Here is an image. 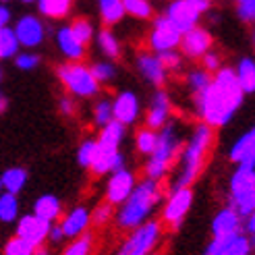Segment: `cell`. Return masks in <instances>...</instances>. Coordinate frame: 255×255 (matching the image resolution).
Masks as SVG:
<instances>
[{"instance_id":"cell-1","label":"cell","mask_w":255,"mask_h":255,"mask_svg":"<svg viewBox=\"0 0 255 255\" xmlns=\"http://www.w3.org/2000/svg\"><path fill=\"white\" fill-rule=\"evenodd\" d=\"M243 87L239 83L237 71L222 69L216 73L212 83L197 94V110L203 123L212 127H222L235 117L239 106L243 104Z\"/></svg>"},{"instance_id":"cell-2","label":"cell","mask_w":255,"mask_h":255,"mask_svg":"<svg viewBox=\"0 0 255 255\" xmlns=\"http://www.w3.org/2000/svg\"><path fill=\"white\" fill-rule=\"evenodd\" d=\"M158 201H160V187H158L156 178H147V181L139 183L131 193V197L123 203L117 214L119 226H123V228L141 226Z\"/></svg>"},{"instance_id":"cell-3","label":"cell","mask_w":255,"mask_h":255,"mask_svg":"<svg viewBox=\"0 0 255 255\" xmlns=\"http://www.w3.org/2000/svg\"><path fill=\"white\" fill-rule=\"evenodd\" d=\"M210 143H212V125L208 123L197 125L181 154V170H178V176L174 181V189L189 187L195 181V176L203 166V158L208 154Z\"/></svg>"},{"instance_id":"cell-4","label":"cell","mask_w":255,"mask_h":255,"mask_svg":"<svg viewBox=\"0 0 255 255\" xmlns=\"http://www.w3.org/2000/svg\"><path fill=\"white\" fill-rule=\"evenodd\" d=\"M176 151H178V135H176V129H174V125H166L160 131L158 145L154 149V154L149 156V160L145 164L147 178H156V181H158V178H162L164 174H166L170 162L176 156Z\"/></svg>"},{"instance_id":"cell-5","label":"cell","mask_w":255,"mask_h":255,"mask_svg":"<svg viewBox=\"0 0 255 255\" xmlns=\"http://www.w3.org/2000/svg\"><path fill=\"white\" fill-rule=\"evenodd\" d=\"M58 79L62 81V85H65L73 96H79V98L94 96L98 92V87H100V81L96 79L92 69L79 65V62L62 65L58 69Z\"/></svg>"},{"instance_id":"cell-6","label":"cell","mask_w":255,"mask_h":255,"mask_svg":"<svg viewBox=\"0 0 255 255\" xmlns=\"http://www.w3.org/2000/svg\"><path fill=\"white\" fill-rule=\"evenodd\" d=\"M160 237V224L158 222H143L137 226L133 235L123 243L119 255H147L156 247Z\"/></svg>"},{"instance_id":"cell-7","label":"cell","mask_w":255,"mask_h":255,"mask_svg":"<svg viewBox=\"0 0 255 255\" xmlns=\"http://www.w3.org/2000/svg\"><path fill=\"white\" fill-rule=\"evenodd\" d=\"M183 31L170 21L168 15H162L154 21V31L149 35V44L156 52H164V50H174L181 46Z\"/></svg>"},{"instance_id":"cell-8","label":"cell","mask_w":255,"mask_h":255,"mask_svg":"<svg viewBox=\"0 0 255 255\" xmlns=\"http://www.w3.org/2000/svg\"><path fill=\"white\" fill-rule=\"evenodd\" d=\"M191 201H193V191L189 187L174 189L170 193V197L166 199V206L162 210V220L170 226H178L187 216V212L191 208Z\"/></svg>"},{"instance_id":"cell-9","label":"cell","mask_w":255,"mask_h":255,"mask_svg":"<svg viewBox=\"0 0 255 255\" xmlns=\"http://www.w3.org/2000/svg\"><path fill=\"white\" fill-rule=\"evenodd\" d=\"M50 228H52V224H50L48 220L40 218L37 214H29V216H23V218L19 220L15 235L21 237L23 241H27L31 247L37 249L50 237Z\"/></svg>"},{"instance_id":"cell-10","label":"cell","mask_w":255,"mask_h":255,"mask_svg":"<svg viewBox=\"0 0 255 255\" xmlns=\"http://www.w3.org/2000/svg\"><path fill=\"white\" fill-rule=\"evenodd\" d=\"M135 176L129 170H117L112 172L108 187H106V199L112 203V206H123V203L131 197V193L135 191Z\"/></svg>"},{"instance_id":"cell-11","label":"cell","mask_w":255,"mask_h":255,"mask_svg":"<svg viewBox=\"0 0 255 255\" xmlns=\"http://www.w3.org/2000/svg\"><path fill=\"white\" fill-rule=\"evenodd\" d=\"M210 46H212V37H210V33L206 29L193 27V29H189L187 33H183L181 50H183L185 56H191V58L206 56L210 52Z\"/></svg>"},{"instance_id":"cell-12","label":"cell","mask_w":255,"mask_h":255,"mask_svg":"<svg viewBox=\"0 0 255 255\" xmlns=\"http://www.w3.org/2000/svg\"><path fill=\"white\" fill-rule=\"evenodd\" d=\"M166 15L170 17V21L176 25L178 29H181L183 33H187L189 29L197 27L195 23H197V19H199L201 12L195 10L193 6L187 2V0H172L170 6H168V10H166Z\"/></svg>"},{"instance_id":"cell-13","label":"cell","mask_w":255,"mask_h":255,"mask_svg":"<svg viewBox=\"0 0 255 255\" xmlns=\"http://www.w3.org/2000/svg\"><path fill=\"white\" fill-rule=\"evenodd\" d=\"M15 31H17L21 46H25V48H35L44 42V25L40 19H35L31 15L21 17L15 25Z\"/></svg>"},{"instance_id":"cell-14","label":"cell","mask_w":255,"mask_h":255,"mask_svg":"<svg viewBox=\"0 0 255 255\" xmlns=\"http://www.w3.org/2000/svg\"><path fill=\"white\" fill-rule=\"evenodd\" d=\"M114 104V119L123 125H133L139 114V100L133 92H121L112 100Z\"/></svg>"},{"instance_id":"cell-15","label":"cell","mask_w":255,"mask_h":255,"mask_svg":"<svg viewBox=\"0 0 255 255\" xmlns=\"http://www.w3.org/2000/svg\"><path fill=\"white\" fill-rule=\"evenodd\" d=\"M168 114H170V100L164 92H156V96L151 98V108L147 112V127L149 129H164L168 123Z\"/></svg>"},{"instance_id":"cell-16","label":"cell","mask_w":255,"mask_h":255,"mask_svg":"<svg viewBox=\"0 0 255 255\" xmlns=\"http://www.w3.org/2000/svg\"><path fill=\"white\" fill-rule=\"evenodd\" d=\"M241 231V214L231 206L224 208L216 214L212 220V233L214 237H224V235H235Z\"/></svg>"},{"instance_id":"cell-17","label":"cell","mask_w":255,"mask_h":255,"mask_svg":"<svg viewBox=\"0 0 255 255\" xmlns=\"http://www.w3.org/2000/svg\"><path fill=\"white\" fill-rule=\"evenodd\" d=\"M89 222H92V216H89V212L85 208H73L65 218H62L60 226H62V231H65V237L73 239V237H81L85 233V228L89 226Z\"/></svg>"},{"instance_id":"cell-18","label":"cell","mask_w":255,"mask_h":255,"mask_svg":"<svg viewBox=\"0 0 255 255\" xmlns=\"http://www.w3.org/2000/svg\"><path fill=\"white\" fill-rule=\"evenodd\" d=\"M137 67L141 71V75L154 85H162L164 79H166V67L162 65L160 56L156 54H141L137 58Z\"/></svg>"},{"instance_id":"cell-19","label":"cell","mask_w":255,"mask_h":255,"mask_svg":"<svg viewBox=\"0 0 255 255\" xmlns=\"http://www.w3.org/2000/svg\"><path fill=\"white\" fill-rule=\"evenodd\" d=\"M56 42H58V48L60 52L65 54L67 58L71 60H79L83 56V42H79L77 37H75L73 29L71 27H60L58 33H56Z\"/></svg>"},{"instance_id":"cell-20","label":"cell","mask_w":255,"mask_h":255,"mask_svg":"<svg viewBox=\"0 0 255 255\" xmlns=\"http://www.w3.org/2000/svg\"><path fill=\"white\" fill-rule=\"evenodd\" d=\"M251 191H255V168L239 166V170L231 178V197L251 193Z\"/></svg>"},{"instance_id":"cell-21","label":"cell","mask_w":255,"mask_h":255,"mask_svg":"<svg viewBox=\"0 0 255 255\" xmlns=\"http://www.w3.org/2000/svg\"><path fill=\"white\" fill-rule=\"evenodd\" d=\"M33 214H37L40 218H44L48 222L56 220L60 216V201H58V197H54V195L37 197L35 203H33Z\"/></svg>"},{"instance_id":"cell-22","label":"cell","mask_w":255,"mask_h":255,"mask_svg":"<svg viewBox=\"0 0 255 255\" xmlns=\"http://www.w3.org/2000/svg\"><path fill=\"white\" fill-rule=\"evenodd\" d=\"M73 0H37V8L48 19H62L69 15Z\"/></svg>"},{"instance_id":"cell-23","label":"cell","mask_w":255,"mask_h":255,"mask_svg":"<svg viewBox=\"0 0 255 255\" xmlns=\"http://www.w3.org/2000/svg\"><path fill=\"white\" fill-rule=\"evenodd\" d=\"M25 183H27V172L17 166L4 170L2 176H0V185H2V189L8 191V193H19L25 187Z\"/></svg>"},{"instance_id":"cell-24","label":"cell","mask_w":255,"mask_h":255,"mask_svg":"<svg viewBox=\"0 0 255 255\" xmlns=\"http://www.w3.org/2000/svg\"><path fill=\"white\" fill-rule=\"evenodd\" d=\"M237 77L245 94H255V60L251 58L241 60L237 69Z\"/></svg>"},{"instance_id":"cell-25","label":"cell","mask_w":255,"mask_h":255,"mask_svg":"<svg viewBox=\"0 0 255 255\" xmlns=\"http://www.w3.org/2000/svg\"><path fill=\"white\" fill-rule=\"evenodd\" d=\"M19 37H17V31L10 29L8 25H4L0 29V56L2 58H10V56H17L19 54Z\"/></svg>"},{"instance_id":"cell-26","label":"cell","mask_w":255,"mask_h":255,"mask_svg":"<svg viewBox=\"0 0 255 255\" xmlns=\"http://www.w3.org/2000/svg\"><path fill=\"white\" fill-rule=\"evenodd\" d=\"M125 4L123 0H100V15L106 25H114L125 17Z\"/></svg>"},{"instance_id":"cell-27","label":"cell","mask_w":255,"mask_h":255,"mask_svg":"<svg viewBox=\"0 0 255 255\" xmlns=\"http://www.w3.org/2000/svg\"><path fill=\"white\" fill-rule=\"evenodd\" d=\"M17 216H19L17 193H8V191H4L2 197H0V220L8 224L12 220H17Z\"/></svg>"},{"instance_id":"cell-28","label":"cell","mask_w":255,"mask_h":255,"mask_svg":"<svg viewBox=\"0 0 255 255\" xmlns=\"http://www.w3.org/2000/svg\"><path fill=\"white\" fill-rule=\"evenodd\" d=\"M158 137H160V133L156 129H149V127H145V129H141L137 133V139H135L137 149L141 151V154L151 156V154H154V149H156V145H158Z\"/></svg>"},{"instance_id":"cell-29","label":"cell","mask_w":255,"mask_h":255,"mask_svg":"<svg viewBox=\"0 0 255 255\" xmlns=\"http://www.w3.org/2000/svg\"><path fill=\"white\" fill-rule=\"evenodd\" d=\"M231 206L241 214V218H249V216L255 212V191L231 197Z\"/></svg>"},{"instance_id":"cell-30","label":"cell","mask_w":255,"mask_h":255,"mask_svg":"<svg viewBox=\"0 0 255 255\" xmlns=\"http://www.w3.org/2000/svg\"><path fill=\"white\" fill-rule=\"evenodd\" d=\"M98 44H100V50L104 52L108 58H117L119 52H121V46H119V40L114 37V33L110 29H104L98 33Z\"/></svg>"},{"instance_id":"cell-31","label":"cell","mask_w":255,"mask_h":255,"mask_svg":"<svg viewBox=\"0 0 255 255\" xmlns=\"http://www.w3.org/2000/svg\"><path fill=\"white\" fill-rule=\"evenodd\" d=\"M125 10L135 19H149L151 17V4L149 0H123Z\"/></svg>"},{"instance_id":"cell-32","label":"cell","mask_w":255,"mask_h":255,"mask_svg":"<svg viewBox=\"0 0 255 255\" xmlns=\"http://www.w3.org/2000/svg\"><path fill=\"white\" fill-rule=\"evenodd\" d=\"M92 233H83L81 237L73 239V243L62 251V255H89L92 251Z\"/></svg>"},{"instance_id":"cell-33","label":"cell","mask_w":255,"mask_h":255,"mask_svg":"<svg viewBox=\"0 0 255 255\" xmlns=\"http://www.w3.org/2000/svg\"><path fill=\"white\" fill-rule=\"evenodd\" d=\"M94 121L100 127H106L110 121H114V104L110 100H100L94 108Z\"/></svg>"},{"instance_id":"cell-34","label":"cell","mask_w":255,"mask_h":255,"mask_svg":"<svg viewBox=\"0 0 255 255\" xmlns=\"http://www.w3.org/2000/svg\"><path fill=\"white\" fill-rule=\"evenodd\" d=\"M96 154H98V141H92V139H87V141L81 143L79 151H77V162L85 168H92L94 166V160H96Z\"/></svg>"},{"instance_id":"cell-35","label":"cell","mask_w":255,"mask_h":255,"mask_svg":"<svg viewBox=\"0 0 255 255\" xmlns=\"http://www.w3.org/2000/svg\"><path fill=\"white\" fill-rule=\"evenodd\" d=\"M35 247H31L27 241H23L21 237H12L10 241H6L4 245V255H33Z\"/></svg>"},{"instance_id":"cell-36","label":"cell","mask_w":255,"mask_h":255,"mask_svg":"<svg viewBox=\"0 0 255 255\" xmlns=\"http://www.w3.org/2000/svg\"><path fill=\"white\" fill-rule=\"evenodd\" d=\"M187 83H189V87L195 92V96H197V94H201L203 89H206V87L212 83L208 69H201V71H191V73H189V77H187Z\"/></svg>"},{"instance_id":"cell-37","label":"cell","mask_w":255,"mask_h":255,"mask_svg":"<svg viewBox=\"0 0 255 255\" xmlns=\"http://www.w3.org/2000/svg\"><path fill=\"white\" fill-rule=\"evenodd\" d=\"M71 29L75 33V37H77L79 42L87 44L89 40H92V35H94V27H92V23L85 21V19H77L73 25H71Z\"/></svg>"},{"instance_id":"cell-38","label":"cell","mask_w":255,"mask_h":255,"mask_svg":"<svg viewBox=\"0 0 255 255\" xmlns=\"http://www.w3.org/2000/svg\"><path fill=\"white\" fill-rule=\"evenodd\" d=\"M92 73L96 75V79H98L100 83L112 81L114 75H117V71H114V67L110 65V62H96V65L92 67Z\"/></svg>"},{"instance_id":"cell-39","label":"cell","mask_w":255,"mask_h":255,"mask_svg":"<svg viewBox=\"0 0 255 255\" xmlns=\"http://www.w3.org/2000/svg\"><path fill=\"white\" fill-rule=\"evenodd\" d=\"M162 65L166 67V71H176L181 67V54L176 50H164V52H158Z\"/></svg>"},{"instance_id":"cell-40","label":"cell","mask_w":255,"mask_h":255,"mask_svg":"<svg viewBox=\"0 0 255 255\" xmlns=\"http://www.w3.org/2000/svg\"><path fill=\"white\" fill-rule=\"evenodd\" d=\"M110 216H112V203L110 201L108 203H100V206L94 210V214H92V222L102 226V224H106L110 220Z\"/></svg>"},{"instance_id":"cell-41","label":"cell","mask_w":255,"mask_h":255,"mask_svg":"<svg viewBox=\"0 0 255 255\" xmlns=\"http://www.w3.org/2000/svg\"><path fill=\"white\" fill-rule=\"evenodd\" d=\"M15 62H17V67H19V69H23V71H31V69H35L37 65H40V56L33 54V52H23V54H17Z\"/></svg>"},{"instance_id":"cell-42","label":"cell","mask_w":255,"mask_h":255,"mask_svg":"<svg viewBox=\"0 0 255 255\" xmlns=\"http://www.w3.org/2000/svg\"><path fill=\"white\" fill-rule=\"evenodd\" d=\"M203 69L208 71H220V58L216 52H208L206 56H203Z\"/></svg>"},{"instance_id":"cell-43","label":"cell","mask_w":255,"mask_h":255,"mask_svg":"<svg viewBox=\"0 0 255 255\" xmlns=\"http://www.w3.org/2000/svg\"><path fill=\"white\" fill-rule=\"evenodd\" d=\"M187 2L193 6L195 10H199V12H206L208 8H210V4H212V0H187Z\"/></svg>"},{"instance_id":"cell-44","label":"cell","mask_w":255,"mask_h":255,"mask_svg":"<svg viewBox=\"0 0 255 255\" xmlns=\"http://www.w3.org/2000/svg\"><path fill=\"white\" fill-rule=\"evenodd\" d=\"M62 237H65V231H62V226H60V224L50 228V237H48V239L52 241V243H58V241H60Z\"/></svg>"},{"instance_id":"cell-45","label":"cell","mask_w":255,"mask_h":255,"mask_svg":"<svg viewBox=\"0 0 255 255\" xmlns=\"http://www.w3.org/2000/svg\"><path fill=\"white\" fill-rule=\"evenodd\" d=\"M60 110L65 112V114H73V110H75V108H73V102H71L69 98H62V100H60Z\"/></svg>"},{"instance_id":"cell-46","label":"cell","mask_w":255,"mask_h":255,"mask_svg":"<svg viewBox=\"0 0 255 255\" xmlns=\"http://www.w3.org/2000/svg\"><path fill=\"white\" fill-rule=\"evenodd\" d=\"M8 21H10V10L6 6H2L0 8V25L4 27V25H8Z\"/></svg>"},{"instance_id":"cell-47","label":"cell","mask_w":255,"mask_h":255,"mask_svg":"<svg viewBox=\"0 0 255 255\" xmlns=\"http://www.w3.org/2000/svg\"><path fill=\"white\" fill-rule=\"evenodd\" d=\"M247 233L249 235H255V212L247 218Z\"/></svg>"},{"instance_id":"cell-48","label":"cell","mask_w":255,"mask_h":255,"mask_svg":"<svg viewBox=\"0 0 255 255\" xmlns=\"http://www.w3.org/2000/svg\"><path fill=\"white\" fill-rule=\"evenodd\" d=\"M33 255H50V253H48L46 249H42V247H40V249H35V253H33Z\"/></svg>"},{"instance_id":"cell-49","label":"cell","mask_w":255,"mask_h":255,"mask_svg":"<svg viewBox=\"0 0 255 255\" xmlns=\"http://www.w3.org/2000/svg\"><path fill=\"white\" fill-rule=\"evenodd\" d=\"M239 4H255V0H237Z\"/></svg>"},{"instance_id":"cell-50","label":"cell","mask_w":255,"mask_h":255,"mask_svg":"<svg viewBox=\"0 0 255 255\" xmlns=\"http://www.w3.org/2000/svg\"><path fill=\"white\" fill-rule=\"evenodd\" d=\"M251 245L255 247V235H251Z\"/></svg>"},{"instance_id":"cell-51","label":"cell","mask_w":255,"mask_h":255,"mask_svg":"<svg viewBox=\"0 0 255 255\" xmlns=\"http://www.w3.org/2000/svg\"><path fill=\"white\" fill-rule=\"evenodd\" d=\"M21 2H35V0H21Z\"/></svg>"},{"instance_id":"cell-52","label":"cell","mask_w":255,"mask_h":255,"mask_svg":"<svg viewBox=\"0 0 255 255\" xmlns=\"http://www.w3.org/2000/svg\"><path fill=\"white\" fill-rule=\"evenodd\" d=\"M147 255H158V253H147Z\"/></svg>"},{"instance_id":"cell-53","label":"cell","mask_w":255,"mask_h":255,"mask_svg":"<svg viewBox=\"0 0 255 255\" xmlns=\"http://www.w3.org/2000/svg\"><path fill=\"white\" fill-rule=\"evenodd\" d=\"M253 42H255V33H253Z\"/></svg>"},{"instance_id":"cell-54","label":"cell","mask_w":255,"mask_h":255,"mask_svg":"<svg viewBox=\"0 0 255 255\" xmlns=\"http://www.w3.org/2000/svg\"><path fill=\"white\" fill-rule=\"evenodd\" d=\"M2 2H8V0H2Z\"/></svg>"}]
</instances>
